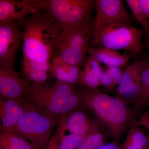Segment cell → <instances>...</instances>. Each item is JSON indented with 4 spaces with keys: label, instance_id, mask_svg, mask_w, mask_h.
<instances>
[{
    "label": "cell",
    "instance_id": "6da1fadb",
    "mask_svg": "<svg viewBox=\"0 0 149 149\" xmlns=\"http://www.w3.org/2000/svg\"><path fill=\"white\" fill-rule=\"evenodd\" d=\"M18 21L23 31L22 58L38 62H50L62 27L43 9Z\"/></svg>",
    "mask_w": 149,
    "mask_h": 149
},
{
    "label": "cell",
    "instance_id": "7a4b0ae2",
    "mask_svg": "<svg viewBox=\"0 0 149 149\" xmlns=\"http://www.w3.org/2000/svg\"><path fill=\"white\" fill-rule=\"evenodd\" d=\"M81 108L91 111L105 126L113 142L118 143L123 134L135 121V111L121 98L112 97L98 89H78Z\"/></svg>",
    "mask_w": 149,
    "mask_h": 149
},
{
    "label": "cell",
    "instance_id": "3957f363",
    "mask_svg": "<svg viewBox=\"0 0 149 149\" xmlns=\"http://www.w3.org/2000/svg\"><path fill=\"white\" fill-rule=\"evenodd\" d=\"M23 100L58 121L73 110L81 108L78 89L74 85L58 81L31 83L28 94Z\"/></svg>",
    "mask_w": 149,
    "mask_h": 149
},
{
    "label": "cell",
    "instance_id": "277c9868",
    "mask_svg": "<svg viewBox=\"0 0 149 149\" xmlns=\"http://www.w3.org/2000/svg\"><path fill=\"white\" fill-rule=\"evenodd\" d=\"M143 35L142 30L132 25L116 24L102 26L93 24V37L89 47L124 50L137 55L143 48Z\"/></svg>",
    "mask_w": 149,
    "mask_h": 149
},
{
    "label": "cell",
    "instance_id": "5b68a950",
    "mask_svg": "<svg viewBox=\"0 0 149 149\" xmlns=\"http://www.w3.org/2000/svg\"><path fill=\"white\" fill-rule=\"evenodd\" d=\"M93 19L74 26L63 27L56 42L54 54L72 65H84L93 37Z\"/></svg>",
    "mask_w": 149,
    "mask_h": 149
},
{
    "label": "cell",
    "instance_id": "8992f818",
    "mask_svg": "<svg viewBox=\"0 0 149 149\" xmlns=\"http://www.w3.org/2000/svg\"><path fill=\"white\" fill-rule=\"evenodd\" d=\"M22 100L25 111L13 133L29 141L34 149H45L52 139V132L59 121L44 114L24 100Z\"/></svg>",
    "mask_w": 149,
    "mask_h": 149
},
{
    "label": "cell",
    "instance_id": "52a82bcc",
    "mask_svg": "<svg viewBox=\"0 0 149 149\" xmlns=\"http://www.w3.org/2000/svg\"><path fill=\"white\" fill-rule=\"evenodd\" d=\"M42 9L47 10L62 27L74 26L93 19L95 8L94 0H40Z\"/></svg>",
    "mask_w": 149,
    "mask_h": 149
},
{
    "label": "cell",
    "instance_id": "ba28073f",
    "mask_svg": "<svg viewBox=\"0 0 149 149\" xmlns=\"http://www.w3.org/2000/svg\"><path fill=\"white\" fill-rule=\"evenodd\" d=\"M23 37L18 21L0 23V63L13 65Z\"/></svg>",
    "mask_w": 149,
    "mask_h": 149
},
{
    "label": "cell",
    "instance_id": "9c48e42d",
    "mask_svg": "<svg viewBox=\"0 0 149 149\" xmlns=\"http://www.w3.org/2000/svg\"><path fill=\"white\" fill-rule=\"evenodd\" d=\"M96 14L93 24L131 25L132 17L121 0H95Z\"/></svg>",
    "mask_w": 149,
    "mask_h": 149
},
{
    "label": "cell",
    "instance_id": "30bf717a",
    "mask_svg": "<svg viewBox=\"0 0 149 149\" xmlns=\"http://www.w3.org/2000/svg\"><path fill=\"white\" fill-rule=\"evenodd\" d=\"M29 82L22 79L13 65L0 63V94L6 98L22 100L30 88Z\"/></svg>",
    "mask_w": 149,
    "mask_h": 149
},
{
    "label": "cell",
    "instance_id": "8fae6325",
    "mask_svg": "<svg viewBox=\"0 0 149 149\" xmlns=\"http://www.w3.org/2000/svg\"><path fill=\"white\" fill-rule=\"evenodd\" d=\"M40 10V0H0V23L19 21Z\"/></svg>",
    "mask_w": 149,
    "mask_h": 149
},
{
    "label": "cell",
    "instance_id": "7c38bea8",
    "mask_svg": "<svg viewBox=\"0 0 149 149\" xmlns=\"http://www.w3.org/2000/svg\"><path fill=\"white\" fill-rule=\"evenodd\" d=\"M142 91V85L137 60L125 69L117 91L121 98L137 106Z\"/></svg>",
    "mask_w": 149,
    "mask_h": 149
},
{
    "label": "cell",
    "instance_id": "4fadbf2b",
    "mask_svg": "<svg viewBox=\"0 0 149 149\" xmlns=\"http://www.w3.org/2000/svg\"><path fill=\"white\" fill-rule=\"evenodd\" d=\"M25 111L22 100L0 98L1 131L8 134L13 133L19 119Z\"/></svg>",
    "mask_w": 149,
    "mask_h": 149
},
{
    "label": "cell",
    "instance_id": "5bb4252c",
    "mask_svg": "<svg viewBox=\"0 0 149 149\" xmlns=\"http://www.w3.org/2000/svg\"><path fill=\"white\" fill-rule=\"evenodd\" d=\"M80 108L73 110L61 119L65 131L70 133L88 135L98 126L99 123Z\"/></svg>",
    "mask_w": 149,
    "mask_h": 149
},
{
    "label": "cell",
    "instance_id": "9a60e30c",
    "mask_svg": "<svg viewBox=\"0 0 149 149\" xmlns=\"http://www.w3.org/2000/svg\"><path fill=\"white\" fill-rule=\"evenodd\" d=\"M80 68L67 63L58 56L54 55L49 73L56 81L74 85L78 83L82 71Z\"/></svg>",
    "mask_w": 149,
    "mask_h": 149
},
{
    "label": "cell",
    "instance_id": "2e32d148",
    "mask_svg": "<svg viewBox=\"0 0 149 149\" xmlns=\"http://www.w3.org/2000/svg\"><path fill=\"white\" fill-rule=\"evenodd\" d=\"M88 54L101 64L106 66L114 65L121 67L128 63L134 55L133 54L125 55L117 50L105 47L94 48L88 47Z\"/></svg>",
    "mask_w": 149,
    "mask_h": 149
},
{
    "label": "cell",
    "instance_id": "e0dca14e",
    "mask_svg": "<svg viewBox=\"0 0 149 149\" xmlns=\"http://www.w3.org/2000/svg\"><path fill=\"white\" fill-rule=\"evenodd\" d=\"M104 70L100 63L88 56L84 69L80 72L78 83L84 88L97 89L100 86V81Z\"/></svg>",
    "mask_w": 149,
    "mask_h": 149
},
{
    "label": "cell",
    "instance_id": "ac0fdd59",
    "mask_svg": "<svg viewBox=\"0 0 149 149\" xmlns=\"http://www.w3.org/2000/svg\"><path fill=\"white\" fill-rule=\"evenodd\" d=\"M137 60L142 91L139 100L144 104L149 100V53Z\"/></svg>",
    "mask_w": 149,
    "mask_h": 149
},
{
    "label": "cell",
    "instance_id": "d6986e66",
    "mask_svg": "<svg viewBox=\"0 0 149 149\" xmlns=\"http://www.w3.org/2000/svg\"><path fill=\"white\" fill-rule=\"evenodd\" d=\"M107 136L100 127L97 126L75 149H96L107 143Z\"/></svg>",
    "mask_w": 149,
    "mask_h": 149
},
{
    "label": "cell",
    "instance_id": "ffe728a7",
    "mask_svg": "<svg viewBox=\"0 0 149 149\" xmlns=\"http://www.w3.org/2000/svg\"><path fill=\"white\" fill-rule=\"evenodd\" d=\"M139 125L136 121L130 125L125 141L136 144L144 149H149V138L145 135L143 130Z\"/></svg>",
    "mask_w": 149,
    "mask_h": 149
},
{
    "label": "cell",
    "instance_id": "44dd1931",
    "mask_svg": "<svg viewBox=\"0 0 149 149\" xmlns=\"http://www.w3.org/2000/svg\"><path fill=\"white\" fill-rule=\"evenodd\" d=\"M21 72L27 81L31 83H42L47 81L48 72L34 69L27 65L22 60L21 62Z\"/></svg>",
    "mask_w": 149,
    "mask_h": 149
},
{
    "label": "cell",
    "instance_id": "7402d4cb",
    "mask_svg": "<svg viewBox=\"0 0 149 149\" xmlns=\"http://www.w3.org/2000/svg\"><path fill=\"white\" fill-rule=\"evenodd\" d=\"M89 135L70 133L65 135L59 139L58 149H75Z\"/></svg>",
    "mask_w": 149,
    "mask_h": 149
},
{
    "label": "cell",
    "instance_id": "603a6c76",
    "mask_svg": "<svg viewBox=\"0 0 149 149\" xmlns=\"http://www.w3.org/2000/svg\"><path fill=\"white\" fill-rule=\"evenodd\" d=\"M126 2L135 18L141 24L146 33L149 28V22L143 11L140 0H126Z\"/></svg>",
    "mask_w": 149,
    "mask_h": 149
},
{
    "label": "cell",
    "instance_id": "cb8c5ba5",
    "mask_svg": "<svg viewBox=\"0 0 149 149\" xmlns=\"http://www.w3.org/2000/svg\"><path fill=\"white\" fill-rule=\"evenodd\" d=\"M2 132L10 149H34L32 144L21 136L14 133L8 134Z\"/></svg>",
    "mask_w": 149,
    "mask_h": 149
},
{
    "label": "cell",
    "instance_id": "d4e9b609",
    "mask_svg": "<svg viewBox=\"0 0 149 149\" xmlns=\"http://www.w3.org/2000/svg\"><path fill=\"white\" fill-rule=\"evenodd\" d=\"M106 69L112 78L115 85H118L121 81L123 72L120 67L109 65L106 66Z\"/></svg>",
    "mask_w": 149,
    "mask_h": 149
},
{
    "label": "cell",
    "instance_id": "484cf974",
    "mask_svg": "<svg viewBox=\"0 0 149 149\" xmlns=\"http://www.w3.org/2000/svg\"><path fill=\"white\" fill-rule=\"evenodd\" d=\"M30 67L34 68V69L40 70V71H45L47 72H49L50 68V62L41 63L38 62L31 61L27 59L22 58V59Z\"/></svg>",
    "mask_w": 149,
    "mask_h": 149
},
{
    "label": "cell",
    "instance_id": "4316f807",
    "mask_svg": "<svg viewBox=\"0 0 149 149\" xmlns=\"http://www.w3.org/2000/svg\"><path fill=\"white\" fill-rule=\"evenodd\" d=\"M100 85L104 86L108 90H113L115 88L116 85L112 78L107 69L104 70L100 78Z\"/></svg>",
    "mask_w": 149,
    "mask_h": 149
},
{
    "label": "cell",
    "instance_id": "83f0119b",
    "mask_svg": "<svg viewBox=\"0 0 149 149\" xmlns=\"http://www.w3.org/2000/svg\"><path fill=\"white\" fill-rule=\"evenodd\" d=\"M59 139L57 136L52 137L45 149H58Z\"/></svg>",
    "mask_w": 149,
    "mask_h": 149
},
{
    "label": "cell",
    "instance_id": "f1b7e54d",
    "mask_svg": "<svg viewBox=\"0 0 149 149\" xmlns=\"http://www.w3.org/2000/svg\"><path fill=\"white\" fill-rule=\"evenodd\" d=\"M121 149H145L136 144L125 141L120 144Z\"/></svg>",
    "mask_w": 149,
    "mask_h": 149
},
{
    "label": "cell",
    "instance_id": "f546056e",
    "mask_svg": "<svg viewBox=\"0 0 149 149\" xmlns=\"http://www.w3.org/2000/svg\"><path fill=\"white\" fill-rule=\"evenodd\" d=\"M96 149H121L120 144L117 142H113L107 143Z\"/></svg>",
    "mask_w": 149,
    "mask_h": 149
},
{
    "label": "cell",
    "instance_id": "4dcf8cb0",
    "mask_svg": "<svg viewBox=\"0 0 149 149\" xmlns=\"http://www.w3.org/2000/svg\"><path fill=\"white\" fill-rule=\"evenodd\" d=\"M142 9L147 18H149V0H140Z\"/></svg>",
    "mask_w": 149,
    "mask_h": 149
},
{
    "label": "cell",
    "instance_id": "1f68e13d",
    "mask_svg": "<svg viewBox=\"0 0 149 149\" xmlns=\"http://www.w3.org/2000/svg\"><path fill=\"white\" fill-rule=\"evenodd\" d=\"M0 149H10L7 141L1 131L0 133Z\"/></svg>",
    "mask_w": 149,
    "mask_h": 149
},
{
    "label": "cell",
    "instance_id": "d6a6232c",
    "mask_svg": "<svg viewBox=\"0 0 149 149\" xmlns=\"http://www.w3.org/2000/svg\"><path fill=\"white\" fill-rule=\"evenodd\" d=\"M139 125H143L149 130V121H140L138 122Z\"/></svg>",
    "mask_w": 149,
    "mask_h": 149
},
{
    "label": "cell",
    "instance_id": "836d02e7",
    "mask_svg": "<svg viewBox=\"0 0 149 149\" xmlns=\"http://www.w3.org/2000/svg\"><path fill=\"white\" fill-rule=\"evenodd\" d=\"M146 34L147 37H148V41H147L146 45L147 47L149 48V28L148 31L146 32Z\"/></svg>",
    "mask_w": 149,
    "mask_h": 149
}]
</instances>
